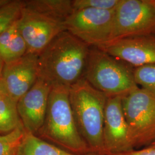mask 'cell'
I'll return each instance as SVG.
<instances>
[{
    "instance_id": "ac0fdd59",
    "label": "cell",
    "mask_w": 155,
    "mask_h": 155,
    "mask_svg": "<svg viewBox=\"0 0 155 155\" xmlns=\"http://www.w3.org/2000/svg\"><path fill=\"white\" fill-rule=\"evenodd\" d=\"M23 126L9 133L0 134V155H16L24 137Z\"/></svg>"
},
{
    "instance_id": "d6986e66",
    "label": "cell",
    "mask_w": 155,
    "mask_h": 155,
    "mask_svg": "<svg viewBox=\"0 0 155 155\" xmlns=\"http://www.w3.org/2000/svg\"><path fill=\"white\" fill-rule=\"evenodd\" d=\"M134 77L140 88L155 97V64L134 68Z\"/></svg>"
},
{
    "instance_id": "8fae6325",
    "label": "cell",
    "mask_w": 155,
    "mask_h": 155,
    "mask_svg": "<svg viewBox=\"0 0 155 155\" xmlns=\"http://www.w3.org/2000/svg\"><path fill=\"white\" fill-rule=\"evenodd\" d=\"M98 48L133 68L155 64V35L119 39Z\"/></svg>"
},
{
    "instance_id": "4fadbf2b",
    "label": "cell",
    "mask_w": 155,
    "mask_h": 155,
    "mask_svg": "<svg viewBox=\"0 0 155 155\" xmlns=\"http://www.w3.org/2000/svg\"><path fill=\"white\" fill-rule=\"evenodd\" d=\"M27 52V45L17 21L0 35V59L5 64L21 58Z\"/></svg>"
},
{
    "instance_id": "603a6c76",
    "label": "cell",
    "mask_w": 155,
    "mask_h": 155,
    "mask_svg": "<svg viewBox=\"0 0 155 155\" xmlns=\"http://www.w3.org/2000/svg\"><path fill=\"white\" fill-rule=\"evenodd\" d=\"M4 63L2 61V60L0 59V79L2 78V70L4 67Z\"/></svg>"
},
{
    "instance_id": "7402d4cb",
    "label": "cell",
    "mask_w": 155,
    "mask_h": 155,
    "mask_svg": "<svg viewBox=\"0 0 155 155\" xmlns=\"http://www.w3.org/2000/svg\"><path fill=\"white\" fill-rule=\"evenodd\" d=\"M8 92L6 88L5 84L2 79H0V97L7 95Z\"/></svg>"
},
{
    "instance_id": "cb8c5ba5",
    "label": "cell",
    "mask_w": 155,
    "mask_h": 155,
    "mask_svg": "<svg viewBox=\"0 0 155 155\" xmlns=\"http://www.w3.org/2000/svg\"><path fill=\"white\" fill-rule=\"evenodd\" d=\"M8 1V0H0V6L5 4Z\"/></svg>"
},
{
    "instance_id": "44dd1931",
    "label": "cell",
    "mask_w": 155,
    "mask_h": 155,
    "mask_svg": "<svg viewBox=\"0 0 155 155\" xmlns=\"http://www.w3.org/2000/svg\"><path fill=\"white\" fill-rule=\"evenodd\" d=\"M107 155H155V147H148L142 150H130L118 153H113Z\"/></svg>"
},
{
    "instance_id": "484cf974",
    "label": "cell",
    "mask_w": 155,
    "mask_h": 155,
    "mask_svg": "<svg viewBox=\"0 0 155 155\" xmlns=\"http://www.w3.org/2000/svg\"><path fill=\"white\" fill-rule=\"evenodd\" d=\"M149 147H155V140L151 143V144H150V145H149Z\"/></svg>"
},
{
    "instance_id": "ba28073f",
    "label": "cell",
    "mask_w": 155,
    "mask_h": 155,
    "mask_svg": "<svg viewBox=\"0 0 155 155\" xmlns=\"http://www.w3.org/2000/svg\"><path fill=\"white\" fill-rule=\"evenodd\" d=\"M17 24L27 45V53L37 55L59 33L66 31L64 22L28 9L24 6Z\"/></svg>"
},
{
    "instance_id": "3957f363",
    "label": "cell",
    "mask_w": 155,
    "mask_h": 155,
    "mask_svg": "<svg viewBox=\"0 0 155 155\" xmlns=\"http://www.w3.org/2000/svg\"><path fill=\"white\" fill-rule=\"evenodd\" d=\"M69 90L64 87H52L45 122L37 136L74 154L94 153L78 131Z\"/></svg>"
},
{
    "instance_id": "e0dca14e",
    "label": "cell",
    "mask_w": 155,
    "mask_h": 155,
    "mask_svg": "<svg viewBox=\"0 0 155 155\" xmlns=\"http://www.w3.org/2000/svg\"><path fill=\"white\" fill-rule=\"evenodd\" d=\"M24 7V1L8 0L0 6V35L17 21Z\"/></svg>"
},
{
    "instance_id": "9a60e30c",
    "label": "cell",
    "mask_w": 155,
    "mask_h": 155,
    "mask_svg": "<svg viewBox=\"0 0 155 155\" xmlns=\"http://www.w3.org/2000/svg\"><path fill=\"white\" fill-rule=\"evenodd\" d=\"M16 155H100L96 153L76 155L41 139L37 135L25 132Z\"/></svg>"
},
{
    "instance_id": "7a4b0ae2",
    "label": "cell",
    "mask_w": 155,
    "mask_h": 155,
    "mask_svg": "<svg viewBox=\"0 0 155 155\" xmlns=\"http://www.w3.org/2000/svg\"><path fill=\"white\" fill-rule=\"evenodd\" d=\"M70 101L78 131L93 153L106 155L104 125L108 97L83 78L69 90Z\"/></svg>"
},
{
    "instance_id": "5bb4252c",
    "label": "cell",
    "mask_w": 155,
    "mask_h": 155,
    "mask_svg": "<svg viewBox=\"0 0 155 155\" xmlns=\"http://www.w3.org/2000/svg\"><path fill=\"white\" fill-rule=\"evenodd\" d=\"M24 6L63 22L74 12L73 0L24 1Z\"/></svg>"
},
{
    "instance_id": "8992f818",
    "label": "cell",
    "mask_w": 155,
    "mask_h": 155,
    "mask_svg": "<svg viewBox=\"0 0 155 155\" xmlns=\"http://www.w3.org/2000/svg\"><path fill=\"white\" fill-rule=\"evenodd\" d=\"M114 10L84 9L74 11L64 22L66 30L89 47H101L112 40Z\"/></svg>"
},
{
    "instance_id": "ffe728a7",
    "label": "cell",
    "mask_w": 155,
    "mask_h": 155,
    "mask_svg": "<svg viewBox=\"0 0 155 155\" xmlns=\"http://www.w3.org/2000/svg\"><path fill=\"white\" fill-rule=\"evenodd\" d=\"M121 0H73L74 12L84 9L114 10Z\"/></svg>"
},
{
    "instance_id": "52a82bcc",
    "label": "cell",
    "mask_w": 155,
    "mask_h": 155,
    "mask_svg": "<svg viewBox=\"0 0 155 155\" xmlns=\"http://www.w3.org/2000/svg\"><path fill=\"white\" fill-rule=\"evenodd\" d=\"M155 35V8L149 0H121L115 9L112 40Z\"/></svg>"
},
{
    "instance_id": "5b68a950",
    "label": "cell",
    "mask_w": 155,
    "mask_h": 155,
    "mask_svg": "<svg viewBox=\"0 0 155 155\" xmlns=\"http://www.w3.org/2000/svg\"><path fill=\"white\" fill-rule=\"evenodd\" d=\"M122 105L132 148L149 146L155 139V97L139 87L122 97Z\"/></svg>"
},
{
    "instance_id": "6da1fadb",
    "label": "cell",
    "mask_w": 155,
    "mask_h": 155,
    "mask_svg": "<svg viewBox=\"0 0 155 155\" xmlns=\"http://www.w3.org/2000/svg\"><path fill=\"white\" fill-rule=\"evenodd\" d=\"M89 51V45L63 31L38 55V78L51 87L70 89L84 78Z\"/></svg>"
},
{
    "instance_id": "277c9868",
    "label": "cell",
    "mask_w": 155,
    "mask_h": 155,
    "mask_svg": "<svg viewBox=\"0 0 155 155\" xmlns=\"http://www.w3.org/2000/svg\"><path fill=\"white\" fill-rule=\"evenodd\" d=\"M84 78L108 97H123L139 88L133 67L95 47L90 48Z\"/></svg>"
},
{
    "instance_id": "7c38bea8",
    "label": "cell",
    "mask_w": 155,
    "mask_h": 155,
    "mask_svg": "<svg viewBox=\"0 0 155 155\" xmlns=\"http://www.w3.org/2000/svg\"><path fill=\"white\" fill-rule=\"evenodd\" d=\"M38 55L27 53L4 65L2 79L8 95L17 102L31 89L38 78Z\"/></svg>"
},
{
    "instance_id": "30bf717a",
    "label": "cell",
    "mask_w": 155,
    "mask_h": 155,
    "mask_svg": "<svg viewBox=\"0 0 155 155\" xmlns=\"http://www.w3.org/2000/svg\"><path fill=\"white\" fill-rule=\"evenodd\" d=\"M103 136L106 155L134 150L129 139L127 124L122 108V97L107 98Z\"/></svg>"
},
{
    "instance_id": "2e32d148",
    "label": "cell",
    "mask_w": 155,
    "mask_h": 155,
    "mask_svg": "<svg viewBox=\"0 0 155 155\" xmlns=\"http://www.w3.org/2000/svg\"><path fill=\"white\" fill-rule=\"evenodd\" d=\"M17 103L8 95L0 97V133H9L22 126Z\"/></svg>"
},
{
    "instance_id": "d4e9b609",
    "label": "cell",
    "mask_w": 155,
    "mask_h": 155,
    "mask_svg": "<svg viewBox=\"0 0 155 155\" xmlns=\"http://www.w3.org/2000/svg\"><path fill=\"white\" fill-rule=\"evenodd\" d=\"M150 3L152 5V6L155 8V0H149Z\"/></svg>"
},
{
    "instance_id": "9c48e42d",
    "label": "cell",
    "mask_w": 155,
    "mask_h": 155,
    "mask_svg": "<svg viewBox=\"0 0 155 155\" xmlns=\"http://www.w3.org/2000/svg\"><path fill=\"white\" fill-rule=\"evenodd\" d=\"M52 87L38 78L17 103L18 116L25 132L37 135L43 127Z\"/></svg>"
}]
</instances>
